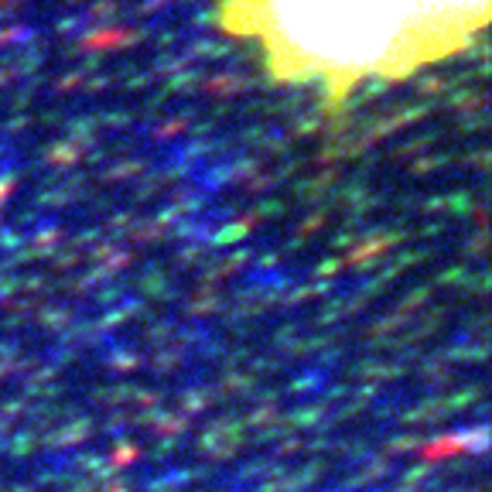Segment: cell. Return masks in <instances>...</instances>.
<instances>
[{"label": "cell", "instance_id": "cell-1", "mask_svg": "<svg viewBox=\"0 0 492 492\" xmlns=\"http://www.w3.org/2000/svg\"><path fill=\"white\" fill-rule=\"evenodd\" d=\"M489 0H222V25L257 38L281 82H318L342 106L363 79H403L462 52Z\"/></svg>", "mask_w": 492, "mask_h": 492}]
</instances>
